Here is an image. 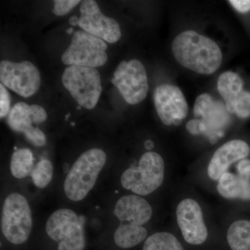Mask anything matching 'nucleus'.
I'll return each mask as SVG.
<instances>
[{"label":"nucleus","mask_w":250,"mask_h":250,"mask_svg":"<svg viewBox=\"0 0 250 250\" xmlns=\"http://www.w3.org/2000/svg\"><path fill=\"white\" fill-rule=\"evenodd\" d=\"M172 53L179 64L197 73L210 75L221 65L223 54L220 47L196 31H183L176 36Z\"/></svg>","instance_id":"obj_1"},{"label":"nucleus","mask_w":250,"mask_h":250,"mask_svg":"<svg viewBox=\"0 0 250 250\" xmlns=\"http://www.w3.org/2000/svg\"><path fill=\"white\" fill-rule=\"evenodd\" d=\"M106 161V154L103 149L93 148L83 153L72 166L64 182L67 198L75 202L84 199L96 183Z\"/></svg>","instance_id":"obj_2"},{"label":"nucleus","mask_w":250,"mask_h":250,"mask_svg":"<svg viewBox=\"0 0 250 250\" xmlns=\"http://www.w3.org/2000/svg\"><path fill=\"white\" fill-rule=\"evenodd\" d=\"M165 164L160 154L145 153L138 166L125 171L121 176L122 186L139 195H147L155 191L164 182Z\"/></svg>","instance_id":"obj_3"},{"label":"nucleus","mask_w":250,"mask_h":250,"mask_svg":"<svg viewBox=\"0 0 250 250\" xmlns=\"http://www.w3.org/2000/svg\"><path fill=\"white\" fill-rule=\"evenodd\" d=\"M62 83L82 107H95L102 93L100 74L94 67L70 65L64 70Z\"/></svg>","instance_id":"obj_4"},{"label":"nucleus","mask_w":250,"mask_h":250,"mask_svg":"<svg viewBox=\"0 0 250 250\" xmlns=\"http://www.w3.org/2000/svg\"><path fill=\"white\" fill-rule=\"evenodd\" d=\"M32 228L30 207L25 197L10 194L3 205L1 229L5 238L14 245L25 243Z\"/></svg>","instance_id":"obj_5"},{"label":"nucleus","mask_w":250,"mask_h":250,"mask_svg":"<svg viewBox=\"0 0 250 250\" xmlns=\"http://www.w3.org/2000/svg\"><path fill=\"white\" fill-rule=\"evenodd\" d=\"M46 232L58 242V250H83L85 239L83 220L75 212L62 208L54 212L46 223Z\"/></svg>","instance_id":"obj_6"},{"label":"nucleus","mask_w":250,"mask_h":250,"mask_svg":"<svg viewBox=\"0 0 250 250\" xmlns=\"http://www.w3.org/2000/svg\"><path fill=\"white\" fill-rule=\"evenodd\" d=\"M107 48L104 41L84 31H77L70 45L62 54V62L69 66H103L108 60Z\"/></svg>","instance_id":"obj_7"},{"label":"nucleus","mask_w":250,"mask_h":250,"mask_svg":"<svg viewBox=\"0 0 250 250\" xmlns=\"http://www.w3.org/2000/svg\"><path fill=\"white\" fill-rule=\"evenodd\" d=\"M111 82L129 104H137L146 98L148 90L147 72L142 62L137 59L120 62Z\"/></svg>","instance_id":"obj_8"},{"label":"nucleus","mask_w":250,"mask_h":250,"mask_svg":"<svg viewBox=\"0 0 250 250\" xmlns=\"http://www.w3.org/2000/svg\"><path fill=\"white\" fill-rule=\"evenodd\" d=\"M0 81L4 86L23 98L32 96L41 85V74L32 62L24 61L14 62L1 61Z\"/></svg>","instance_id":"obj_9"},{"label":"nucleus","mask_w":250,"mask_h":250,"mask_svg":"<svg viewBox=\"0 0 250 250\" xmlns=\"http://www.w3.org/2000/svg\"><path fill=\"white\" fill-rule=\"evenodd\" d=\"M47 118V112L42 106L18 103L10 111L8 124L11 129L24 134L31 144L42 147L46 143L45 135L39 128L33 126V124L40 125Z\"/></svg>","instance_id":"obj_10"},{"label":"nucleus","mask_w":250,"mask_h":250,"mask_svg":"<svg viewBox=\"0 0 250 250\" xmlns=\"http://www.w3.org/2000/svg\"><path fill=\"white\" fill-rule=\"evenodd\" d=\"M78 25L85 32L109 43H115L121 39L119 23L116 20L104 16L96 1H82Z\"/></svg>","instance_id":"obj_11"},{"label":"nucleus","mask_w":250,"mask_h":250,"mask_svg":"<svg viewBox=\"0 0 250 250\" xmlns=\"http://www.w3.org/2000/svg\"><path fill=\"white\" fill-rule=\"evenodd\" d=\"M229 114L225 104L213 100L208 94H202L195 100L194 116L201 118L200 121L207 127L205 136L211 142H216L217 139L223 136L224 130L231 121Z\"/></svg>","instance_id":"obj_12"},{"label":"nucleus","mask_w":250,"mask_h":250,"mask_svg":"<svg viewBox=\"0 0 250 250\" xmlns=\"http://www.w3.org/2000/svg\"><path fill=\"white\" fill-rule=\"evenodd\" d=\"M154 100L161 121L167 126H179L188 113L187 100L175 85H159L154 91Z\"/></svg>","instance_id":"obj_13"},{"label":"nucleus","mask_w":250,"mask_h":250,"mask_svg":"<svg viewBox=\"0 0 250 250\" xmlns=\"http://www.w3.org/2000/svg\"><path fill=\"white\" fill-rule=\"evenodd\" d=\"M176 214L179 228L188 243L198 246L205 243L208 230L201 207L196 201L190 198L182 200L177 206Z\"/></svg>","instance_id":"obj_14"},{"label":"nucleus","mask_w":250,"mask_h":250,"mask_svg":"<svg viewBox=\"0 0 250 250\" xmlns=\"http://www.w3.org/2000/svg\"><path fill=\"white\" fill-rule=\"evenodd\" d=\"M250 153V146L241 140H233L225 143L215 151L210 159L207 170L208 177L213 180H219L231 164L243 160Z\"/></svg>","instance_id":"obj_15"},{"label":"nucleus","mask_w":250,"mask_h":250,"mask_svg":"<svg viewBox=\"0 0 250 250\" xmlns=\"http://www.w3.org/2000/svg\"><path fill=\"white\" fill-rule=\"evenodd\" d=\"M113 213L121 225L127 223L126 225L142 226L152 218V208L143 197L129 195L117 202Z\"/></svg>","instance_id":"obj_16"},{"label":"nucleus","mask_w":250,"mask_h":250,"mask_svg":"<svg viewBox=\"0 0 250 250\" xmlns=\"http://www.w3.org/2000/svg\"><path fill=\"white\" fill-rule=\"evenodd\" d=\"M217 190L228 199H250V182L230 172H225L218 180Z\"/></svg>","instance_id":"obj_17"},{"label":"nucleus","mask_w":250,"mask_h":250,"mask_svg":"<svg viewBox=\"0 0 250 250\" xmlns=\"http://www.w3.org/2000/svg\"><path fill=\"white\" fill-rule=\"evenodd\" d=\"M218 90L225 100L227 109L230 113H233L236 100L244 90L241 77L233 72H223L218 78Z\"/></svg>","instance_id":"obj_18"},{"label":"nucleus","mask_w":250,"mask_h":250,"mask_svg":"<svg viewBox=\"0 0 250 250\" xmlns=\"http://www.w3.org/2000/svg\"><path fill=\"white\" fill-rule=\"evenodd\" d=\"M147 236V230L143 226L120 224L114 233V241L119 248L129 249L142 243Z\"/></svg>","instance_id":"obj_19"},{"label":"nucleus","mask_w":250,"mask_h":250,"mask_svg":"<svg viewBox=\"0 0 250 250\" xmlns=\"http://www.w3.org/2000/svg\"><path fill=\"white\" fill-rule=\"evenodd\" d=\"M227 239L231 250H250V221L234 222L229 228Z\"/></svg>","instance_id":"obj_20"},{"label":"nucleus","mask_w":250,"mask_h":250,"mask_svg":"<svg viewBox=\"0 0 250 250\" xmlns=\"http://www.w3.org/2000/svg\"><path fill=\"white\" fill-rule=\"evenodd\" d=\"M34 156L29 149H17L11 157L10 168L13 176L17 179L27 177L34 170Z\"/></svg>","instance_id":"obj_21"},{"label":"nucleus","mask_w":250,"mask_h":250,"mask_svg":"<svg viewBox=\"0 0 250 250\" xmlns=\"http://www.w3.org/2000/svg\"><path fill=\"white\" fill-rule=\"evenodd\" d=\"M143 250H184L177 238L169 232H158L148 237Z\"/></svg>","instance_id":"obj_22"},{"label":"nucleus","mask_w":250,"mask_h":250,"mask_svg":"<svg viewBox=\"0 0 250 250\" xmlns=\"http://www.w3.org/2000/svg\"><path fill=\"white\" fill-rule=\"evenodd\" d=\"M53 176V166L47 159L39 161L31 172V178L36 187L43 188L47 187Z\"/></svg>","instance_id":"obj_23"},{"label":"nucleus","mask_w":250,"mask_h":250,"mask_svg":"<svg viewBox=\"0 0 250 250\" xmlns=\"http://www.w3.org/2000/svg\"><path fill=\"white\" fill-rule=\"evenodd\" d=\"M239 118H246L250 116V93L243 90L235 104L233 113Z\"/></svg>","instance_id":"obj_24"},{"label":"nucleus","mask_w":250,"mask_h":250,"mask_svg":"<svg viewBox=\"0 0 250 250\" xmlns=\"http://www.w3.org/2000/svg\"><path fill=\"white\" fill-rule=\"evenodd\" d=\"M80 2V0H55L52 12L57 16H65Z\"/></svg>","instance_id":"obj_25"},{"label":"nucleus","mask_w":250,"mask_h":250,"mask_svg":"<svg viewBox=\"0 0 250 250\" xmlns=\"http://www.w3.org/2000/svg\"><path fill=\"white\" fill-rule=\"evenodd\" d=\"M10 96L2 83L0 84V117L4 118L10 113Z\"/></svg>","instance_id":"obj_26"},{"label":"nucleus","mask_w":250,"mask_h":250,"mask_svg":"<svg viewBox=\"0 0 250 250\" xmlns=\"http://www.w3.org/2000/svg\"><path fill=\"white\" fill-rule=\"evenodd\" d=\"M187 131L192 135L206 134L207 127L200 119L191 120L187 123Z\"/></svg>","instance_id":"obj_27"},{"label":"nucleus","mask_w":250,"mask_h":250,"mask_svg":"<svg viewBox=\"0 0 250 250\" xmlns=\"http://www.w3.org/2000/svg\"><path fill=\"white\" fill-rule=\"evenodd\" d=\"M238 175L242 178L248 179H250V160L249 159H243L238 163L237 166Z\"/></svg>","instance_id":"obj_28"},{"label":"nucleus","mask_w":250,"mask_h":250,"mask_svg":"<svg viewBox=\"0 0 250 250\" xmlns=\"http://www.w3.org/2000/svg\"><path fill=\"white\" fill-rule=\"evenodd\" d=\"M238 12L246 14L250 11V0H231L229 1Z\"/></svg>","instance_id":"obj_29"},{"label":"nucleus","mask_w":250,"mask_h":250,"mask_svg":"<svg viewBox=\"0 0 250 250\" xmlns=\"http://www.w3.org/2000/svg\"><path fill=\"white\" fill-rule=\"evenodd\" d=\"M69 23L72 26L78 25L79 18L76 17V16H72V17H70V20H69Z\"/></svg>","instance_id":"obj_30"},{"label":"nucleus","mask_w":250,"mask_h":250,"mask_svg":"<svg viewBox=\"0 0 250 250\" xmlns=\"http://www.w3.org/2000/svg\"><path fill=\"white\" fill-rule=\"evenodd\" d=\"M146 147L148 148V149H150V148H152V147H153V143H152V141H146Z\"/></svg>","instance_id":"obj_31"},{"label":"nucleus","mask_w":250,"mask_h":250,"mask_svg":"<svg viewBox=\"0 0 250 250\" xmlns=\"http://www.w3.org/2000/svg\"><path fill=\"white\" fill-rule=\"evenodd\" d=\"M67 34H72V33L73 32V29H72V28H70V29H67Z\"/></svg>","instance_id":"obj_32"}]
</instances>
